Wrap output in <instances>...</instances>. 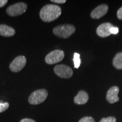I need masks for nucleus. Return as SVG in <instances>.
I'll use <instances>...</instances> for the list:
<instances>
[{"instance_id":"39448f33","label":"nucleus","mask_w":122,"mask_h":122,"mask_svg":"<svg viewBox=\"0 0 122 122\" xmlns=\"http://www.w3.org/2000/svg\"><path fill=\"white\" fill-rule=\"evenodd\" d=\"M65 57V53L63 51L61 50H55L51 51L46 56L45 62L49 65L57 63L63 60Z\"/></svg>"},{"instance_id":"f8f14e48","label":"nucleus","mask_w":122,"mask_h":122,"mask_svg":"<svg viewBox=\"0 0 122 122\" xmlns=\"http://www.w3.org/2000/svg\"><path fill=\"white\" fill-rule=\"evenodd\" d=\"M15 30L12 27L6 24L0 25V35L4 37H10L15 35Z\"/></svg>"},{"instance_id":"6e6552de","label":"nucleus","mask_w":122,"mask_h":122,"mask_svg":"<svg viewBox=\"0 0 122 122\" xmlns=\"http://www.w3.org/2000/svg\"><path fill=\"white\" fill-rule=\"evenodd\" d=\"M119 89L118 86H114L110 88L106 94V100L110 103H114L119 101L118 93Z\"/></svg>"},{"instance_id":"f3484780","label":"nucleus","mask_w":122,"mask_h":122,"mask_svg":"<svg viewBox=\"0 0 122 122\" xmlns=\"http://www.w3.org/2000/svg\"><path fill=\"white\" fill-rule=\"evenodd\" d=\"M79 122H95V121H94V119L92 117H85L81 119Z\"/></svg>"},{"instance_id":"f03ea898","label":"nucleus","mask_w":122,"mask_h":122,"mask_svg":"<svg viewBox=\"0 0 122 122\" xmlns=\"http://www.w3.org/2000/svg\"><path fill=\"white\" fill-rule=\"evenodd\" d=\"M53 31L56 36L66 39L69 37L75 32V27L70 24H64L56 27L53 29Z\"/></svg>"},{"instance_id":"4468645a","label":"nucleus","mask_w":122,"mask_h":122,"mask_svg":"<svg viewBox=\"0 0 122 122\" xmlns=\"http://www.w3.org/2000/svg\"><path fill=\"white\" fill-rule=\"evenodd\" d=\"M80 56L79 53H75L74 55V67L75 68H78L80 66L81 60H80Z\"/></svg>"},{"instance_id":"6ab92c4d","label":"nucleus","mask_w":122,"mask_h":122,"mask_svg":"<svg viewBox=\"0 0 122 122\" xmlns=\"http://www.w3.org/2000/svg\"><path fill=\"white\" fill-rule=\"evenodd\" d=\"M117 16L118 19L120 20L122 19V7H120L117 11Z\"/></svg>"},{"instance_id":"412c9836","label":"nucleus","mask_w":122,"mask_h":122,"mask_svg":"<svg viewBox=\"0 0 122 122\" xmlns=\"http://www.w3.org/2000/svg\"><path fill=\"white\" fill-rule=\"evenodd\" d=\"M20 122H36L34 120L31 119H28V118H25L23 119L20 121Z\"/></svg>"},{"instance_id":"a211bd4d","label":"nucleus","mask_w":122,"mask_h":122,"mask_svg":"<svg viewBox=\"0 0 122 122\" xmlns=\"http://www.w3.org/2000/svg\"><path fill=\"white\" fill-rule=\"evenodd\" d=\"M110 32L111 35V34L116 35L119 32V28L117 27L113 26L110 28Z\"/></svg>"},{"instance_id":"aec40b11","label":"nucleus","mask_w":122,"mask_h":122,"mask_svg":"<svg viewBox=\"0 0 122 122\" xmlns=\"http://www.w3.org/2000/svg\"><path fill=\"white\" fill-rule=\"evenodd\" d=\"M7 2H8L7 0H0V7H4Z\"/></svg>"},{"instance_id":"1a4fd4ad","label":"nucleus","mask_w":122,"mask_h":122,"mask_svg":"<svg viewBox=\"0 0 122 122\" xmlns=\"http://www.w3.org/2000/svg\"><path fill=\"white\" fill-rule=\"evenodd\" d=\"M113 25L110 23H105L99 25L96 30L97 34L101 37H106L111 35L110 30Z\"/></svg>"},{"instance_id":"2eb2a0df","label":"nucleus","mask_w":122,"mask_h":122,"mask_svg":"<svg viewBox=\"0 0 122 122\" xmlns=\"http://www.w3.org/2000/svg\"><path fill=\"white\" fill-rule=\"evenodd\" d=\"M9 107V103L8 102L1 103L0 102V113L4 112L8 109Z\"/></svg>"},{"instance_id":"4be33fe9","label":"nucleus","mask_w":122,"mask_h":122,"mask_svg":"<svg viewBox=\"0 0 122 122\" xmlns=\"http://www.w3.org/2000/svg\"><path fill=\"white\" fill-rule=\"evenodd\" d=\"M51 2L57 3V4H65L66 2V0H51Z\"/></svg>"},{"instance_id":"9b49d317","label":"nucleus","mask_w":122,"mask_h":122,"mask_svg":"<svg viewBox=\"0 0 122 122\" xmlns=\"http://www.w3.org/2000/svg\"><path fill=\"white\" fill-rule=\"evenodd\" d=\"M89 100V96L86 92L80 91L74 98V102L77 105H84Z\"/></svg>"},{"instance_id":"423d86ee","label":"nucleus","mask_w":122,"mask_h":122,"mask_svg":"<svg viewBox=\"0 0 122 122\" xmlns=\"http://www.w3.org/2000/svg\"><path fill=\"white\" fill-rule=\"evenodd\" d=\"M54 71L57 76L62 77V78H70L73 75V71L72 68L66 65H57L54 67Z\"/></svg>"},{"instance_id":"0eeeda50","label":"nucleus","mask_w":122,"mask_h":122,"mask_svg":"<svg viewBox=\"0 0 122 122\" xmlns=\"http://www.w3.org/2000/svg\"><path fill=\"white\" fill-rule=\"evenodd\" d=\"M27 59L23 56L16 57L10 65V69L11 71L17 72L20 71L26 65Z\"/></svg>"},{"instance_id":"dca6fc26","label":"nucleus","mask_w":122,"mask_h":122,"mask_svg":"<svg viewBox=\"0 0 122 122\" xmlns=\"http://www.w3.org/2000/svg\"><path fill=\"white\" fill-rule=\"evenodd\" d=\"M116 118L113 117H109L107 118H103L100 122H116Z\"/></svg>"},{"instance_id":"9d476101","label":"nucleus","mask_w":122,"mask_h":122,"mask_svg":"<svg viewBox=\"0 0 122 122\" xmlns=\"http://www.w3.org/2000/svg\"><path fill=\"white\" fill-rule=\"evenodd\" d=\"M108 6L102 4L97 6L92 11L91 14V17L93 19H99L102 17L108 11Z\"/></svg>"},{"instance_id":"20e7f679","label":"nucleus","mask_w":122,"mask_h":122,"mask_svg":"<svg viewBox=\"0 0 122 122\" xmlns=\"http://www.w3.org/2000/svg\"><path fill=\"white\" fill-rule=\"evenodd\" d=\"M27 5L24 2H19L10 5L7 8L6 13L11 16L22 15L26 11Z\"/></svg>"},{"instance_id":"7ed1b4c3","label":"nucleus","mask_w":122,"mask_h":122,"mask_svg":"<svg viewBox=\"0 0 122 122\" xmlns=\"http://www.w3.org/2000/svg\"><path fill=\"white\" fill-rule=\"evenodd\" d=\"M48 92L45 89H38L31 93L28 98V102L31 105H39L45 101Z\"/></svg>"},{"instance_id":"ddd939ff","label":"nucleus","mask_w":122,"mask_h":122,"mask_svg":"<svg viewBox=\"0 0 122 122\" xmlns=\"http://www.w3.org/2000/svg\"><path fill=\"white\" fill-rule=\"evenodd\" d=\"M113 65L117 69H122V52L117 53L113 59Z\"/></svg>"},{"instance_id":"f257e3e1","label":"nucleus","mask_w":122,"mask_h":122,"mask_svg":"<svg viewBox=\"0 0 122 122\" xmlns=\"http://www.w3.org/2000/svg\"><path fill=\"white\" fill-rule=\"evenodd\" d=\"M62 13V10L59 6L49 4L41 9L40 16L44 22H50L58 19Z\"/></svg>"}]
</instances>
